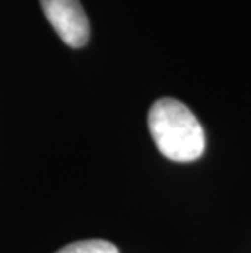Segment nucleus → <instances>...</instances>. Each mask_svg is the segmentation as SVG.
Here are the masks:
<instances>
[{
	"mask_svg": "<svg viewBox=\"0 0 251 253\" xmlns=\"http://www.w3.org/2000/svg\"><path fill=\"white\" fill-rule=\"evenodd\" d=\"M148 129L160 154L173 162H194L204 154V129L194 113L178 100L155 101L148 111Z\"/></svg>",
	"mask_w": 251,
	"mask_h": 253,
	"instance_id": "1",
	"label": "nucleus"
},
{
	"mask_svg": "<svg viewBox=\"0 0 251 253\" xmlns=\"http://www.w3.org/2000/svg\"><path fill=\"white\" fill-rule=\"evenodd\" d=\"M47 21L69 47L78 49L90 40V21L80 0H39Z\"/></svg>",
	"mask_w": 251,
	"mask_h": 253,
	"instance_id": "2",
	"label": "nucleus"
},
{
	"mask_svg": "<svg viewBox=\"0 0 251 253\" xmlns=\"http://www.w3.org/2000/svg\"><path fill=\"white\" fill-rule=\"evenodd\" d=\"M56 253H119L117 247L111 242L93 239V240H80L62 247Z\"/></svg>",
	"mask_w": 251,
	"mask_h": 253,
	"instance_id": "3",
	"label": "nucleus"
}]
</instances>
